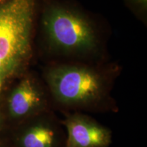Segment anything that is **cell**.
I'll return each mask as SVG.
<instances>
[{
	"label": "cell",
	"instance_id": "cell-1",
	"mask_svg": "<svg viewBox=\"0 0 147 147\" xmlns=\"http://www.w3.org/2000/svg\"><path fill=\"white\" fill-rule=\"evenodd\" d=\"M36 0H5L0 4V89L28 57Z\"/></svg>",
	"mask_w": 147,
	"mask_h": 147
},
{
	"label": "cell",
	"instance_id": "cell-2",
	"mask_svg": "<svg viewBox=\"0 0 147 147\" xmlns=\"http://www.w3.org/2000/svg\"><path fill=\"white\" fill-rule=\"evenodd\" d=\"M47 82L51 96L66 108L96 109L107 100L102 79L84 67H61L49 73Z\"/></svg>",
	"mask_w": 147,
	"mask_h": 147
},
{
	"label": "cell",
	"instance_id": "cell-3",
	"mask_svg": "<svg viewBox=\"0 0 147 147\" xmlns=\"http://www.w3.org/2000/svg\"><path fill=\"white\" fill-rule=\"evenodd\" d=\"M44 26L53 45L66 51H87L95 46V36L87 20L72 11L53 7L44 17Z\"/></svg>",
	"mask_w": 147,
	"mask_h": 147
},
{
	"label": "cell",
	"instance_id": "cell-4",
	"mask_svg": "<svg viewBox=\"0 0 147 147\" xmlns=\"http://www.w3.org/2000/svg\"><path fill=\"white\" fill-rule=\"evenodd\" d=\"M41 114L22 122L12 134V147H65L66 132L61 122Z\"/></svg>",
	"mask_w": 147,
	"mask_h": 147
},
{
	"label": "cell",
	"instance_id": "cell-5",
	"mask_svg": "<svg viewBox=\"0 0 147 147\" xmlns=\"http://www.w3.org/2000/svg\"><path fill=\"white\" fill-rule=\"evenodd\" d=\"M61 123L66 132L65 147H110L113 142L111 130L87 115L67 114Z\"/></svg>",
	"mask_w": 147,
	"mask_h": 147
},
{
	"label": "cell",
	"instance_id": "cell-6",
	"mask_svg": "<svg viewBox=\"0 0 147 147\" xmlns=\"http://www.w3.org/2000/svg\"><path fill=\"white\" fill-rule=\"evenodd\" d=\"M7 110L11 120L22 123L48 112V99L30 79H24L9 95Z\"/></svg>",
	"mask_w": 147,
	"mask_h": 147
},
{
	"label": "cell",
	"instance_id": "cell-7",
	"mask_svg": "<svg viewBox=\"0 0 147 147\" xmlns=\"http://www.w3.org/2000/svg\"><path fill=\"white\" fill-rule=\"evenodd\" d=\"M0 147H12L11 144H7V143L4 142H1L0 143Z\"/></svg>",
	"mask_w": 147,
	"mask_h": 147
},
{
	"label": "cell",
	"instance_id": "cell-8",
	"mask_svg": "<svg viewBox=\"0 0 147 147\" xmlns=\"http://www.w3.org/2000/svg\"><path fill=\"white\" fill-rule=\"evenodd\" d=\"M1 115H0V128H1Z\"/></svg>",
	"mask_w": 147,
	"mask_h": 147
},
{
	"label": "cell",
	"instance_id": "cell-9",
	"mask_svg": "<svg viewBox=\"0 0 147 147\" xmlns=\"http://www.w3.org/2000/svg\"><path fill=\"white\" fill-rule=\"evenodd\" d=\"M5 0H0V4H1V3H2L3 1H5Z\"/></svg>",
	"mask_w": 147,
	"mask_h": 147
}]
</instances>
